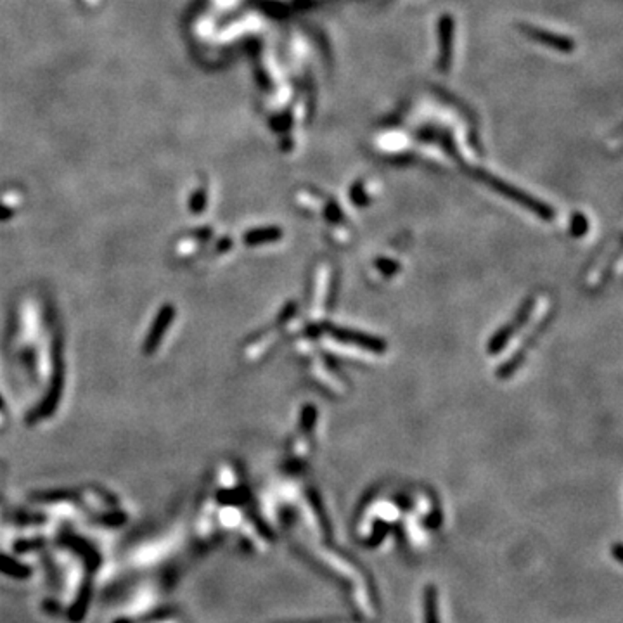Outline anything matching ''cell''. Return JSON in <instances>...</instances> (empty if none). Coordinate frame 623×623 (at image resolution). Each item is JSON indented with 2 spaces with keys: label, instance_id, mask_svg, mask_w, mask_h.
Segmentation results:
<instances>
[{
  "label": "cell",
  "instance_id": "cell-1",
  "mask_svg": "<svg viewBox=\"0 0 623 623\" xmlns=\"http://www.w3.org/2000/svg\"><path fill=\"white\" fill-rule=\"evenodd\" d=\"M63 544L68 545V547H72L73 551H75L76 554H78L80 558L85 561L89 571H96L97 568H99V564H101L99 552H97L96 549L89 544V542L82 540V538H78V537H66V538H63Z\"/></svg>",
  "mask_w": 623,
  "mask_h": 623
},
{
  "label": "cell",
  "instance_id": "cell-2",
  "mask_svg": "<svg viewBox=\"0 0 623 623\" xmlns=\"http://www.w3.org/2000/svg\"><path fill=\"white\" fill-rule=\"evenodd\" d=\"M90 595H92V585L90 580H87L85 584L80 589L78 595H76V601L73 602L72 608L68 609V620L72 623H80L87 615V609H89Z\"/></svg>",
  "mask_w": 623,
  "mask_h": 623
},
{
  "label": "cell",
  "instance_id": "cell-3",
  "mask_svg": "<svg viewBox=\"0 0 623 623\" xmlns=\"http://www.w3.org/2000/svg\"><path fill=\"white\" fill-rule=\"evenodd\" d=\"M0 573H4L6 577L16 578V580H25V578L32 577L33 570L32 567L21 563L11 556L0 554Z\"/></svg>",
  "mask_w": 623,
  "mask_h": 623
},
{
  "label": "cell",
  "instance_id": "cell-4",
  "mask_svg": "<svg viewBox=\"0 0 623 623\" xmlns=\"http://www.w3.org/2000/svg\"><path fill=\"white\" fill-rule=\"evenodd\" d=\"M424 623H440L439 592L434 585H427L424 591Z\"/></svg>",
  "mask_w": 623,
  "mask_h": 623
},
{
  "label": "cell",
  "instance_id": "cell-5",
  "mask_svg": "<svg viewBox=\"0 0 623 623\" xmlns=\"http://www.w3.org/2000/svg\"><path fill=\"white\" fill-rule=\"evenodd\" d=\"M43 545V538H33V540H18L14 544V551L18 554H25L28 551H35V549H40Z\"/></svg>",
  "mask_w": 623,
  "mask_h": 623
},
{
  "label": "cell",
  "instance_id": "cell-6",
  "mask_svg": "<svg viewBox=\"0 0 623 623\" xmlns=\"http://www.w3.org/2000/svg\"><path fill=\"white\" fill-rule=\"evenodd\" d=\"M43 608H45V611L50 613V615H57V613L61 611L59 602H54V601H45L43 602Z\"/></svg>",
  "mask_w": 623,
  "mask_h": 623
},
{
  "label": "cell",
  "instance_id": "cell-7",
  "mask_svg": "<svg viewBox=\"0 0 623 623\" xmlns=\"http://www.w3.org/2000/svg\"><path fill=\"white\" fill-rule=\"evenodd\" d=\"M620 552H622V545H616L615 556H616V559H618V561H622V554H620Z\"/></svg>",
  "mask_w": 623,
  "mask_h": 623
},
{
  "label": "cell",
  "instance_id": "cell-8",
  "mask_svg": "<svg viewBox=\"0 0 623 623\" xmlns=\"http://www.w3.org/2000/svg\"><path fill=\"white\" fill-rule=\"evenodd\" d=\"M113 623H134L130 618H116Z\"/></svg>",
  "mask_w": 623,
  "mask_h": 623
}]
</instances>
